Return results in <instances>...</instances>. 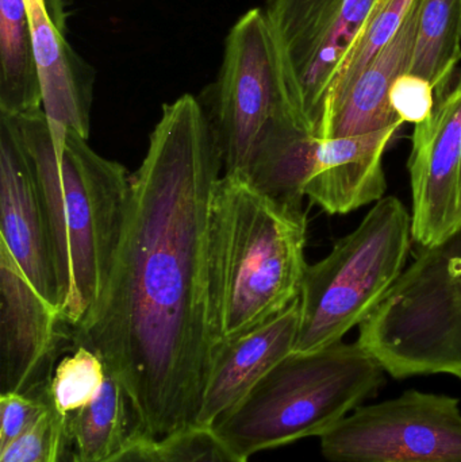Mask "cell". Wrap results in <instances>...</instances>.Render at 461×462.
I'll use <instances>...</instances> for the list:
<instances>
[{"instance_id": "cell-1", "label": "cell", "mask_w": 461, "mask_h": 462, "mask_svg": "<svg viewBox=\"0 0 461 462\" xmlns=\"http://www.w3.org/2000/svg\"><path fill=\"white\" fill-rule=\"evenodd\" d=\"M221 153L199 99L162 107L132 173L124 236L102 300L72 346L97 352L143 439L197 428L213 365L208 222Z\"/></svg>"}, {"instance_id": "cell-2", "label": "cell", "mask_w": 461, "mask_h": 462, "mask_svg": "<svg viewBox=\"0 0 461 462\" xmlns=\"http://www.w3.org/2000/svg\"><path fill=\"white\" fill-rule=\"evenodd\" d=\"M29 157L56 261L60 317L72 336L94 317L124 236L132 175L68 132L54 143L43 108L8 116Z\"/></svg>"}, {"instance_id": "cell-3", "label": "cell", "mask_w": 461, "mask_h": 462, "mask_svg": "<svg viewBox=\"0 0 461 462\" xmlns=\"http://www.w3.org/2000/svg\"><path fill=\"white\" fill-rule=\"evenodd\" d=\"M306 213L281 206L243 175H222L208 222V296L216 345L246 333L300 299Z\"/></svg>"}, {"instance_id": "cell-4", "label": "cell", "mask_w": 461, "mask_h": 462, "mask_svg": "<svg viewBox=\"0 0 461 462\" xmlns=\"http://www.w3.org/2000/svg\"><path fill=\"white\" fill-rule=\"evenodd\" d=\"M386 382L357 341L287 356L229 412L214 433L241 457L321 437Z\"/></svg>"}, {"instance_id": "cell-5", "label": "cell", "mask_w": 461, "mask_h": 462, "mask_svg": "<svg viewBox=\"0 0 461 462\" xmlns=\"http://www.w3.org/2000/svg\"><path fill=\"white\" fill-rule=\"evenodd\" d=\"M357 344L395 379L461 380V227L413 263L359 326Z\"/></svg>"}, {"instance_id": "cell-6", "label": "cell", "mask_w": 461, "mask_h": 462, "mask_svg": "<svg viewBox=\"0 0 461 462\" xmlns=\"http://www.w3.org/2000/svg\"><path fill=\"white\" fill-rule=\"evenodd\" d=\"M411 241V214L383 198L324 260L308 263L294 352L324 349L362 325L405 271Z\"/></svg>"}, {"instance_id": "cell-7", "label": "cell", "mask_w": 461, "mask_h": 462, "mask_svg": "<svg viewBox=\"0 0 461 462\" xmlns=\"http://www.w3.org/2000/svg\"><path fill=\"white\" fill-rule=\"evenodd\" d=\"M200 103L218 143L222 175H245L260 143L278 127L298 124L313 132L262 8L244 14L230 30L218 79L207 103Z\"/></svg>"}, {"instance_id": "cell-8", "label": "cell", "mask_w": 461, "mask_h": 462, "mask_svg": "<svg viewBox=\"0 0 461 462\" xmlns=\"http://www.w3.org/2000/svg\"><path fill=\"white\" fill-rule=\"evenodd\" d=\"M319 439L332 462H461L460 402L408 391L357 407Z\"/></svg>"}, {"instance_id": "cell-9", "label": "cell", "mask_w": 461, "mask_h": 462, "mask_svg": "<svg viewBox=\"0 0 461 462\" xmlns=\"http://www.w3.org/2000/svg\"><path fill=\"white\" fill-rule=\"evenodd\" d=\"M384 0H268L265 15L313 132L344 62Z\"/></svg>"}, {"instance_id": "cell-10", "label": "cell", "mask_w": 461, "mask_h": 462, "mask_svg": "<svg viewBox=\"0 0 461 462\" xmlns=\"http://www.w3.org/2000/svg\"><path fill=\"white\" fill-rule=\"evenodd\" d=\"M411 145V238L430 246L461 227V70L414 126Z\"/></svg>"}, {"instance_id": "cell-11", "label": "cell", "mask_w": 461, "mask_h": 462, "mask_svg": "<svg viewBox=\"0 0 461 462\" xmlns=\"http://www.w3.org/2000/svg\"><path fill=\"white\" fill-rule=\"evenodd\" d=\"M69 334L0 242V387L29 393L46 385Z\"/></svg>"}, {"instance_id": "cell-12", "label": "cell", "mask_w": 461, "mask_h": 462, "mask_svg": "<svg viewBox=\"0 0 461 462\" xmlns=\"http://www.w3.org/2000/svg\"><path fill=\"white\" fill-rule=\"evenodd\" d=\"M0 242L5 245L38 293L59 310L56 261L42 198L15 127L11 119L2 114Z\"/></svg>"}, {"instance_id": "cell-13", "label": "cell", "mask_w": 461, "mask_h": 462, "mask_svg": "<svg viewBox=\"0 0 461 462\" xmlns=\"http://www.w3.org/2000/svg\"><path fill=\"white\" fill-rule=\"evenodd\" d=\"M422 0H414L402 27L389 43L363 68L362 72L327 100L317 137L319 140L370 134L400 129L390 91L395 80L409 72Z\"/></svg>"}, {"instance_id": "cell-14", "label": "cell", "mask_w": 461, "mask_h": 462, "mask_svg": "<svg viewBox=\"0 0 461 462\" xmlns=\"http://www.w3.org/2000/svg\"><path fill=\"white\" fill-rule=\"evenodd\" d=\"M298 328L300 299L257 328L218 342L198 426L213 428L263 377L291 355Z\"/></svg>"}, {"instance_id": "cell-15", "label": "cell", "mask_w": 461, "mask_h": 462, "mask_svg": "<svg viewBox=\"0 0 461 462\" xmlns=\"http://www.w3.org/2000/svg\"><path fill=\"white\" fill-rule=\"evenodd\" d=\"M26 5L51 137L61 143L73 132L88 140L94 72L65 40L62 23L51 16L48 0H26Z\"/></svg>"}, {"instance_id": "cell-16", "label": "cell", "mask_w": 461, "mask_h": 462, "mask_svg": "<svg viewBox=\"0 0 461 462\" xmlns=\"http://www.w3.org/2000/svg\"><path fill=\"white\" fill-rule=\"evenodd\" d=\"M400 129L319 140L306 197L330 216L383 199V154Z\"/></svg>"}, {"instance_id": "cell-17", "label": "cell", "mask_w": 461, "mask_h": 462, "mask_svg": "<svg viewBox=\"0 0 461 462\" xmlns=\"http://www.w3.org/2000/svg\"><path fill=\"white\" fill-rule=\"evenodd\" d=\"M318 143V137L303 125L278 127L260 143L244 176L265 197L303 213V198L316 168Z\"/></svg>"}, {"instance_id": "cell-18", "label": "cell", "mask_w": 461, "mask_h": 462, "mask_svg": "<svg viewBox=\"0 0 461 462\" xmlns=\"http://www.w3.org/2000/svg\"><path fill=\"white\" fill-rule=\"evenodd\" d=\"M72 462H107L140 439L132 402L108 371L99 395L67 420Z\"/></svg>"}, {"instance_id": "cell-19", "label": "cell", "mask_w": 461, "mask_h": 462, "mask_svg": "<svg viewBox=\"0 0 461 462\" xmlns=\"http://www.w3.org/2000/svg\"><path fill=\"white\" fill-rule=\"evenodd\" d=\"M42 108L34 40L26 0H0V114Z\"/></svg>"}, {"instance_id": "cell-20", "label": "cell", "mask_w": 461, "mask_h": 462, "mask_svg": "<svg viewBox=\"0 0 461 462\" xmlns=\"http://www.w3.org/2000/svg\"><path fill=\"white\" fill-rule=\"evenodd\" d=\"M461 60V0H422L409 73L444 94Z\"/></svg>"}, {"instance_id": "cell-21", "label": "cell", "mask_w": 461, "mask_h": 462, "mask_svg": "<svg viewBox=\"0 0 461 462\" xmlns=\"http://www.w3.org/2000/svg\"><path fill=\"white\" fill-rule=\"evenodd\" d=\"M108 376L103 358L89 347L78 345L57 361L48 383L51 407L60 417L70 415L94 401Z\"/></svg>"}, {"instance_id": "cell-22", "label": "cell", "mask_w": 461, "mask_h": 462, "mask_svg": "<svg viewBox=\"0 0 461 462\" xmlns=\"http://www.w3.org/2000/svg\"><path fill=\"white\" fill-rule=\"evenodd\" d=\"M413 3L414 0H384L379 5L370 23L363 32L359 42L344 62L327 100L343 91L362 72L363 68L392 41L398 30L402 27Z\"/></svg>"}, {"instance_id": "cell-23", "label": "cell", "mask_w": 461, "mask_h": 462, "mask_svg": "<svg viewBox=\"0 0 461 462\" xmlns=\"http://www.w3.org/2000/svg\"><path fill=\"white\" fill-rule=\"evenodd\" d=\"M67 445V420L51 407L26 433L0 449V462H60Z\"/></svg>"}, {"instance_id": "cell-24", "label": "cell", "mask_w": 461, "mask_h": 462, "mask_svg": "<svg viewBox=\"0 0 461 462\" xmlns=\"http://www.w3.org/2000/svg\"><path fill=\"white\" fill-rule=\"evenodd\" d=\"M154 445L160 462H249L233 452L210 428L197 426Z\"/></svg>"}, {"instance_id": "cell-25", "label": "cell", "mask_w": 461, "mask_h": 462, "mask_svg": "<svg viewBox=\"0 0 461 462\" xmlns=\"http://www.w3.org/2000/svg\"><path fill=\"white\" fill-rule=\"evenodd\" d=\"M51 409L48 384L29 393H3L0 395V449L26 433Z\"/></svg>"}, {"instance_id": "cell-26", "label": "cell", "mask_w": 461, "mask_h": 462, "mask_svg": "<svg viewBox=\"0 0 461 462\" xmlns=\"http://www.w3.org/2000/svg\"><path fill=\"white\" fill-rule=\"evenodd\" d=\"M435 89L432 84L420 76L403 73L395 80L390 91V103L395 116L403 124H422L429 118L436 106Z\"/></svg>"}, {"instance_id": "cell-27", "label": "cell", "mask_w": 461, "mask_h": 462, "mask_svg": "<svg viewBox=\"0 0 461 462\" xmlns=\"http://www.w3.org/2000/svg\"><path fill=\"white\" fill-rule=\"evenodd\" d=\"M107 462H160V458L154 442L140 439Z\"/></svg>"}]
</instances>
